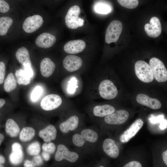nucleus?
<instances>
[{"mask_svg":"<svg viewBox=\"0 0 167 167\" xmlns=\"http://www.w3.org/2000/svg\"><path fill=\"white\" fill-rule=\"evenodd\" d=\"M135 75L141 81L149 83L154 79V76L152 69L149 65L142 60H139L135 65Z\"/></svg>","mask_w":167,"mask_h":167,"instance_id":"obj_1","label":"nucleus"},{"mask_svg":"<svg viewBox=\"0 0 167 167\" xmlns=\"http://www.w3.org/2000/svg\"><path fill=\"white\" fill-rule=\"evenodd\" d=\"M80 12V8L77 5L69 9L65 17V24L68 28L75 29L84 25V20L79 17Z\"/></svg>","mask_w":167,"mask_h":167,"instance_id":"obj_2","label":"nucleus"},{"mask_svg":"<svg viewBox=\"0 0 167 167\" xmlns=\"http://www.w3.org/2000/svg\"><path fill=\"white\" fill-rule=\"evenodd\" d=\"M152 71L154 78L158 82H165L167 80V70L164 64L156 58H151L149 64Z\"/></svg>","mask_w":167,"mask_h":167,"instance_id":"obj_3","label":"nucleus"},{"mask_svg":"<svg viewBox=\"0 0 167 167\" xmlns=\"http://www.w3.org/2000/svg\"><path fill=\"white\" fill-rule=\"evenodd\" d=\"M98 90L101 97L106 100L114 98L118 92L115 85L111 81L107 79H104L100 83Z\"/></svg>","mask_w":167,"mask_h":167,"instance_id":"obj_4","label":"nucleus"},{"mask_svg":"<svg viewBox=\"0 0 167 167\" xmlns=\"http://www.w3.org/2000/svg\"><path fill=\"white\" fill-rule=\"evenodd\" d=\"M122 30L121 22L118 20L111 22L108 27L105 35V41L108 44L115 42L118 39Z\"/></svg>","mask_w":167,"mask_h":167,"instance_id":"obj_5","label":"nucleus"},{"mask_svg":"<svg viewBox=\"0 0 167 167\" xmlns=\"http://www.w3.org/2000/svg\"><path fill=\"white\" fill-rule=\"evenodd\" d=\"M43 22L42 17L39 15L29 16L24 21L23 24V28L26 32L32 33L40 28Z\"/></svg>","mask_w":167,"mask_h":167,"instance_id":"obj_6","label":"nucleus"},{"mask_svg":"<svg viewBox=\"0 0 167 167\" xmlns=\"http://www.w3.org/2000/svg\"><path fill=\"white\" fill-rule=\"evenodd\" d=\"M62 103L61 97L56 94H50L45 96L41 100L40 105L46 111L52 110L58 107Z\"/></svg>","mask_w":167,"mask_h":167,"instance_id":"obj_7","label":"nucleus"},{"mask_svg":"<svg viewBox=\"0 0 167 167\" xmlns=\"http://www.w3.org/2000/svg\"><path fill=\"white\" fill-rule=\"evenodd\" d=\"M79 158V155L76 152L70 151L64 145L60 144L57 147V150L55 155V160L60 161L63 159L71 162H74Z\"/></svg>","mask_w":167,"mask_h":167,"instance_id":"obj_8","label":"nucleus"},{"mask_svg":"<svg viewBox=\"0 0 167 167\" xmlns=\"http://www.w3.org/2000/svg\"><path fill=\"white\" fill-rule=\"evenodd\" d=\"M129 113L126 110H119L114 111L112 113L106 116L105 122L112 125H120L125 122L128 119Z\"/></svg>","mask_w":167,"mask_h":167,"instance_id":"obj_9","label":"nucleus"},{"mask_svg":"<svg viewBox=\"0 0 167 167\" xmlns=\"http://www.w3.org/2000/svg\"><path fill=\"white\" fill-rule=\"evenodd\" d=\"M143 124V121L140 118L136 120L121 135L120 140L122 143L128 142L134 137L141 128Z\"/></svg>","mask_w":167,"mask_h":167,"instance_id":"obj_10","label":"nucleus"},{"mask_svg":"<svg viewBox=\"0 0 167 167\" xmlns=\"http://www.w3.org/2000/svg\"><path fill=\"white\" fill-rule=\"evenodd\" d=\"M144 29L149 36L152 38L157 37L161 34L162 31L159 19L155 16L152 17L150 19V24H145Z\"/></svg>","mask_w":167,"mask_h":167,"instance_id":"obj_11","label":"nucleus"},{"mask_svg":"<svg viewBox=\"0 0 167 167\" xmlns=\"http://www.w3.org/2000/svg\"><path fill=\"white\" fill-rule=\"evenodd\" d=\"M82 64L81 58L79 57L74 55L67 56L63 61L64 68L70 72L78 70L82 66Z\"/></svg>","mask_w":167,"mask_h":167,"instance_id":"obj_12","label":"nucleus"},{"mask_svg":"<svg viewBox=\"0 0 167 167\" xmlns=\"http://www.w3.org/2000/svg\"><path fill=\"white\" fill-rule=\"evenodd\" d=\"M136 100L139 104L153 109H159L161 106V104L159 100L143 93L138 94L136 97Z\"/></svg>","mask_w":167,"mask_h":167,"instance_id":"obj_13","label":"nucleus"},{"mask_svg":"<svg viewBox=\"0 0 167 167\" xmlns=\"http://www.w3.org/2000/svg\"><path fill=\"white\" fill-rule=\"evenodd\" d=\"M24 154L21 145L18 143H15L12 145V152L9 156L11 163L13 165H18L23 161Z\"/></svg>","mask_w":167,"mask_h":167,"instance_id":"obj_14","label":"nucleus"},{"mask_svg":"<svg viewBox=\"0 0 167 167\" xmlns=\"http://www.w3.org/2000/svg\"><path fill=\"white\" fill-rule=\"evenodd\" d=\"M85 47L86 43L84 41L74 40L67 42L64 46V50L67 53L76 54L82 51Z\"/></svg>","mask_w":167,"mask_h":167,"instance_id":"obj_15","label":"nucleus"},{"mask_svg":"<svg viewBox=\"0 0 167 167\" xmlns=\"http://www.w3.org/2000/svg\"><path fill=\"white\" fill-rule=\"evenodd\" d=\"M56 41V38L51 34L44 32L39 35L36 40V44L38 47L48 48L52 46Z\"/></svg>","mask_w":167,"mask_h":167,"instance_id":"obj_16","label":"nucleus"},{"mask_svg":"<svg viewBox=\"0 0 167 167\" xmlns=\"http://www.w3.org/2000/svg\"><path fill=\"white\" fill-rule=\"evenodd\" d=\"M103 150L108 156L113 158H117L119 155V150L113 139L108 138L103 142Z\"/></svg>","mask_w":167,"mask_h":167,"instance_id":"obj_17","label":"nucleus"},{"mask_svg":"<svg viewBox=\"0 0 167 167\" xmlns=\"http://www.w3.org/2000/svg\"><path fill=\"white\" fill-rule=\"evenodd\" d=\"M40 67L41 72L42 75L45 77H48L54 72L56 65L50 59L45 58L41 60Z\"/></svg>","mask_w":167,"mask_h":167,"instance_id":"obj_18","label":"nucleus"},{"mask_svg":"<svg viewBox=\"0 0 167 167\" xmlns=\"http://www.w3.org/2000/svg\"><path fill=\"white\" fill-rule=\"evenodd\" d=\"M57 132L55 127L53 125H50L41 130L38 135L45 142L48 143L55 139Z\"/></svg>","mask_w":167,"mask_h":167,"instance_id":"obj_19","label":"nucleus"},{"mask_svg":"<svg viewBox=\"0 0 167 167\" xmlns=\"http://www.w3.org/2000/svg\"><path fill=\"white\" fill-rule=\"evenodd\" d=\"M79 120L76 116H73L66 121L62 122L59 126L61 131L64 133H67L70 131L75 130L78 127Z\"/></svg>","mask_w":167,"mask_h":167,"instance_id":"obj_20","label":"nucleus"},{"mask_svg":"<svg viewBox=\"0 0 167 167\" xmlns=\"http://www.w3.org/2000/svg\"><path fill=\"white\" fill-rule=\"evenodd\" d=\"M16 58L23 67L27 66H32L30 55L28 50L25 47L19 48L15 54Z\"/></svg>","mask_w":167,"mask_h":167,"instance_id":"obj_21","label":"nucleus"},{"mask_svg":"<svg viewBox=\"0 0 167 167\" xmlns=\"http://www.w3.org/2000/svg\"><path fill=\"white\" fill-rule=\"evenodd\" d=\"M115 109L112 106L105 104L102 105H96L93 108V113L96 116L104 117L113 113Z\"/></svg>","mask_w":167,"mask_h":167,"instance_id":"obj_22","label":"nucleus"},{"mask_svg":"<svg viewBox=\"0 0 167 167\" xmlns=\"http://www.w3.org/2000/svg\"><path fill=\"white\" fill-rule=\"evenodd\" d=\"M5 127L6 132L11 137L17 136L19 133V127L15 121L12 119L9 118L7 120Z\"/></svg>","mask_w":167,"mask_h":167,"instance_id":"obj_23","label":"nucleus"},{"mask_svg":"<svg viewBox=\"0 0 167 167\" xmlns=\"http://www.w3.org/2000/svg\"><path fill=\"white\" fill-rule=\"evenodd\" d=\"M15 75L17 82L19 85H26L31 82V77L23 69H20L17 70L15 72Z\"/></svg>","mask_w":167,"mask_h":167,"instance_id":"obj_24","label":"nucleus"},{"mask_svg":"<svg viewBox=\"0 0 167 167\" xmlns=\"http://www.w3.org/2000/svg\"><path fill=\"white\" fill-rule=\"evenodd\" d=\"M16 87V80L14 75L13 73H10L4 80V90L6 92H9L15 89Z\"/></svg>","mask_w":167,"mask_h":167,"instance_id":"obj_25","label":"nucleus"},{"mask_svg":"<svg viewBox=\"0 0 167 167\" xmlns=\"http://www.w3.org/2000/svg\"><path fill=\"white\" fill-rule=\"evenodd\" d=\"M35 131L34 129L30 127L23 128L19 135L20 139L23 142L30 141L34 137Z\"/></svg>","mask_w":167,"mask_h":167,"instance_id":"obj_26","label":"nucleus"},{"mask_svg":"<svg viewBox=\"0 0 167 167\" xmlns=\"http://www.w3.org/2000/svg\"><path fill=\"white\" fill-rule=\"evenodd\" d=\"M95 11L101 14H107L111 12L112 7L105 2L99 1L96 3L94 6Z\"/></svg>","mask_w":167,"mask_h":167,"instance_id":"obj_27","label":"nucleus"},{"mask_svg":"<svg viewBox=\"0 0 167 167\" xmlns=\"http://www.w3.org/2000/svg\"><path fill=\"white\" fill-rule=\"evenodd\" d=\"M13 22V19L10 17H0V35L4 36L7 33Z\"/></svg>","mask_w":167,"mask_h":167,"instance_id":"obj_28","label":"nucleus"},{"mask_svg":"<svg viewBox=\"0 0 167 167\" xmlns=\"http://www.w3.org/2000/svg\"><path fill=\"white\" fill-rule=\"evenodd\" d=\"M80 135L85 141L91 143L96 142L98 138L97 133L91 129H86L83 130Z\"/></svg>","mask_w":167,"mask_h":167,"instance_id":"obj_29","label":"nucleus"},{"mask_svg":"<svg viewBox=\"0 0 167 167\" xmlns=\"http://www.w3.org/2000/svg\"><path fill=\"white\" fill-rule=\"evenodd\" d=\"M26 150L27 153L30 155H37L39 154L41 151L40 143L38 141L34 142L28 146Z\"/></svg>","mask_w":167,"mask_h":167,"instance_id":"obj_30","label":"nucleus"},{"mask_svg":"<svg viewBox=\"0 0 167 167\" xmlns=\"http://www.w3.org/2000/svg\"><path fill=\"white\" fill-rule=\"evenodd\" d=\"M43 93V89L40 86H37L34 88L31 92L30 99L34 102L38 101Z\"/></svg>","mask_w":167,"mask_h":167,"instance_id":"obj_31","label":"nucleus"},{"mask_svg":"<svg viewBox=\"0 0 167 167\" xmlns=\"http://www.w3.org/2000/svg\"><path fill=\"white\" fill-rule=\"evenodd\" d=\"M121 6L128 9H134L138 6V0H117Z\"/></svg>","mask_w":167,"mask_h":167,"instance_id":"obj_32","label":"nucleus"},{"mask_svg":"<svg viewBox=\"0 0 167 167\" xmlns=\"http://www.w3.org/2000/svg\"><path fill=\"white\" fill-rule=\"evenodd\" d=\"M72 142L73 144L77 147L83 146L86 141L83 139L80 135L76 134L74 135L72 137Z\"/></svg>","mask_w":167,"mask_h":167,"instance_id":"obj_33","label":"nucleus"},{"mask_svg":"<svg viewBox=\"0 0 167 167\" xmlns=\"http://www.w3.org/2000/svg\"><path fill=\"white\" fill-rule=\"evenodd\" d=\"M43 151L47 152L50 154H52L54 152L56 147L54 143L52 142L44 143L42 147Z\"/></svg>","mask_w":167,"mask_h":167,"instance_id":"obj_34","label":"nucleus"},{"mask_svg":"<svg viewBox=\"0 0 167 167\" xmlns=\"http://www.w3.org/2000/svg\"><path fill=\"white\" fill-rule=\"evenodd\" d=\"M6 73V66L4 63L0 61V84L4 82Z\"/></svg>","mask_w":167,"mask_h":167,"instance_id":"obj_35","label":"nucleus"},{"mask_svg":"<svg viewBox=\"0 0 167 167\" xmlns=\"http://www.w3.org/2000/svg\"><path fill=\"white\" fill-rule=\"evenodd\" d=\"M10 9V6L8 3L4 0H0V12L5 13Z\"/></svg>","mask_w":167,"mask_h":167,"instance_id":"obj_36","label":"nucleus"},{"mask_svg":"<svg viewBox=\"0 0 167 167\" xmlns=\"http://www.w3.org/2000/svg\"><path fill=\"white\" fill-rule=\"evenodd\" d=\"M35 166H40L43 164V161L41 156L39 154L34 156L32 161Z\"/></svg>","mask_w":167,"mask_h":167,"instance_id":"obj_37","label":"nucleus"},{"mask_svg":"<svg viewBox=\"0 0 167 167\" xmlns=\"http://www.w3.org/2000/svg\"><path fill=\"white\" fill-rule=\"evenodd\" d=\"M76 80L73 78L70 81V83L68 86V91L70 93H73L75 90L76 83Z\"/></svg>","mask_w":167,"mask_h":167,"instance_id":"obj_38","label":"nucleus"},{"mask_svg":"<svg viewBox=\"0 0 167 167\" xmlns=\"http://www.w3.org/2000/svg\"><path fill=\"white\" fill-rule=\"evenodd\" d=\"M123 167H142L141 164L136 161H131L124 165Z\"/></svg>","mask_w":167,"mask_h":167,"instance_id":"obj_39","label":"nucleus"},{"mask_svg":"<svg viewBox=\"0 0 167 167\" xmlns=\"http://www.w3.org/2000/svg\"><path fill=\"white\" fill-rule=\"evenodd\" d=\"M23 67V69L29 75L31 79H32L34 76V72L32 66H27Z\"/></svg>","mask_w":167,"mask_h":167,"instance_id":"obj_40","label":"nucleus"},{"mask_svg":"<svg viewBox=\"0 0 167 167\" xmlns=\"http://www.w3.org/2000/svg\"><path fill=\"white\" fill-rule=\"evenodd\" d=\"M42 155L44 159L46 161H48L50 158V154L47 152L43 151Z\"/></svg>","mask_w":167,"mask_h":167,"instance_id":"obj_41","label":"nucleus"},{"mask_svg":"<svg viewBox=\"0 0 167 167\" xmlns=\"http://www.w3.org/2000/svg\"><path fill=\"white\" fill-rule=\"evenodd\" d=\"M163 118V116H159L156 118H151V122L153 123H155L158 122H161L160 121L162 120Z\"/></svg>","mask_w":167,"mask_h":167,"instance_id":"obj_42","label":"nucleus"},{"mask_svg":"<svg viewBox=\"0 0 167 167\" xmlns=\"http://www.w3.org/2000/svg\"><path fill=\"white\" fill-rule=\"evenodd\" d=\"M24 166L25 167H32L35 166L32 161L28 160L25 161L24 163Z\"/></svg>","mask_w":167,"mask_h":167,"instance_id":"obj_43","label":"nucleus"},{"mask_svg":"<svg viewBox=\"0 0 167 167\" xmlns=\"http://www.w3.org/2000/svg\"><path fill=\"white\" fill-rule=\"evenodd\" d=\"M164 162L167 165V151L164 152L162 154Z\"/></svg>","mask_w":167,"mask_h":167,"instance_id":"obj_44","label":"nucleus"},{"mask_svg":"<svg viewBox=\"0 0 167 167\" xmlns=\"http://www.w3.org/2000/svg\"><path fill=\"white\" fill-rule=\"evenodd\" d=\"M160 127L161 129H163L167 127V121L165 120H163L161 121Z\"/></svg>","mask_w":167,"mask_h":167,"instance_id":"obj_45","label":"nucleus"},{"mask_svg":"<svg viewBox=\"0 0 167 167\" xmlns=\"http://www.w3.org/2000/svg\"><path fill=\"white\" fill-rule=\"evenodd\" d=\"M5 162V157L2 155H0V167H3V165Z\"/></svg>","mask_w":167,"mask_h":167,"instance_id":"obj_46","label":"nucleus"},{"mask_svg":"<svg viewBox=\"0 0 167 167\" xmlns=\"http://www.w3.org/2000/svg\"><path fill=\"white\" fill-rule=\"evenodd\" d=\"M5 100L3 99L0 98V108L5 105Z\"/></svg>","mask_w":167,"mask_h":167,"instance_id":"obj_47","label":"nucleus"},{"mask_svg":"<svg viewBox=\"0 0 167 167\" xmlns=\"http://www.w3.org/2000/svg\"><path fill=\"white\" fill-rule=\"evenodd\" d=\"M4 139V135L1 134L0 133V145L1 144L2 142L3 141Z\"/></svg>","mask_w":167,"mask_h":167,"instance_id":"obj_48","label":"nucleus"}]
</instances>
